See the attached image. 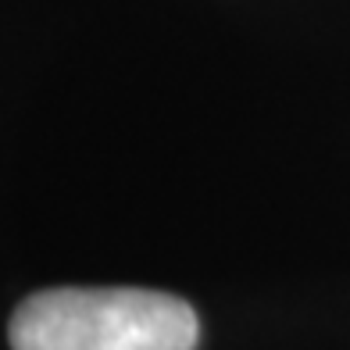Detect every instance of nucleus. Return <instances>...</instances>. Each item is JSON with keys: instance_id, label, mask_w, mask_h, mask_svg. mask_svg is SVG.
I'll use <instances>...</instances> for the list:
<instances>
[{"instance_id": "nucleus-1", "label": "nucleus", "mask_w": 350, "mask_h": 350, "mask_svg": "<svg viewBox=\"0 0 350 350\" xmlns=\"http://www.w3.org/2000/svg\"><path fill=\"white\" fill-rule=\"evenodd\" d=\"M11 350H197L186 300L133 286H57L25 297L8 325Z\"/></svg>"}]
</instances>
